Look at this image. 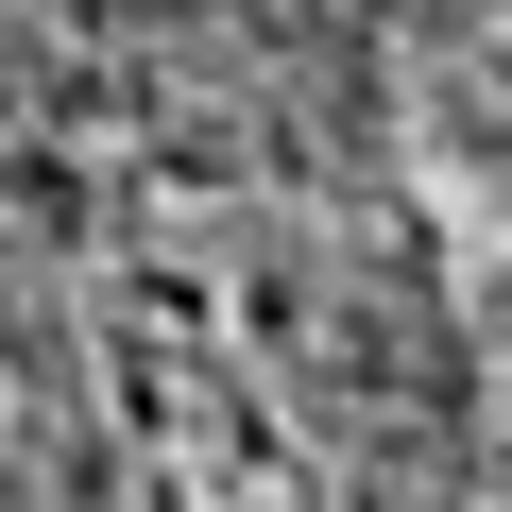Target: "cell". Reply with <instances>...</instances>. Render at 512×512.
Here are the masks:
<instances>
[]
</instances>
